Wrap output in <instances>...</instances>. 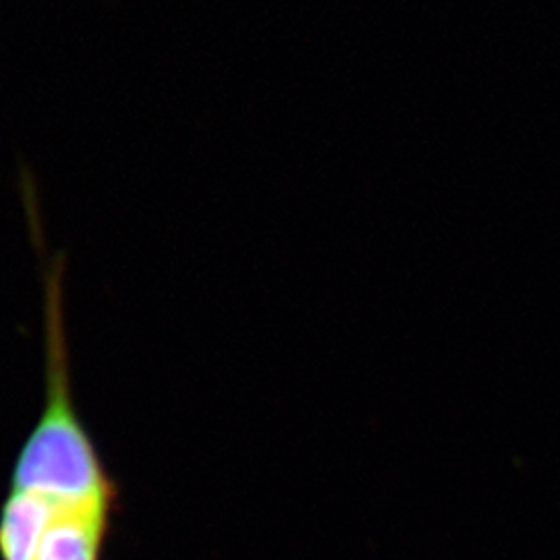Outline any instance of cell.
<instances>
[{"label": "cell", "mask_w": 560, "mask_h": 560, "mask_svg": "<svg viewBox=\"0 0 560 560\" xmlns=\"http://www.w3.org/2000/svg\"><path fill=\"white\" fill-rule=\"evenodd\" d=\"M62 264L46 275V397L0 506V560H30L65 534L108 527L115 486L71 397L62 324Z\"/></svg>", "instance_id": "cell-1"}]
</instances>
